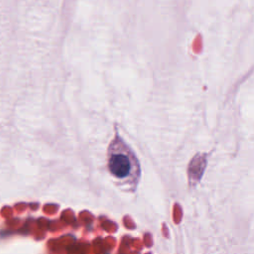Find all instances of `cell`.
Here are the masks:
<instances>
[{
	"instance_id": "1",
	"label": "cell",
	"mask_w": 254,
	"mask_h": 254,
	"mask_svg": "<svg viewBox=\"0 0 254 254\" xmlns=\"http://www.w3.org/2000/svg\"><path fill=\"white\" fill-rule=\"evenodd\" d=\"M107 167L111 176L128 190L136 188L140 178L139 162L129 146L116 134L107 151Z\"/></svg>"
}]
</instances>
